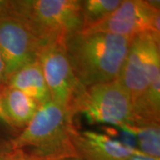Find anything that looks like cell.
I'll return each instance as SVG.
<instances>
[{"label": "cell", "mask_w": 160, "mask_h": 160, "mask_svg": "<svg viewBox=\"0 0 160 160\" xmlns=\"http://www.w3.org/2000/svg\"><path fill=\"white\" fill-rule=\"evenodd\" d=\"M133 37L107 33H79L65 39L68 59L85 87L117 79Z\"/></svg>", "instance_id": "obj_1"}, {"label": "cell", "mask_w": 160, "mask_h": 160, "mask_svg": "<svg viewBox=\"0 0 160 160\" xmlns=\"http://www.w3.org/2000/svg\"><path fill=\"white\" fill-rule=\"evenodd\" d=\"M7 15L22 22L43 45L65 42L83 28L79 0L8 1Z\"/></svg>", "instance_id": "obj_2"}, {"label": "cell", "mask_w": 160, "mask_h": 160, "mask_svg": "<svg viewBox=\"0 0 160 160\" xmlns=\"http://www.w3.org/2000/svg\"><path fill=\"white\" fill-rule=\"evenodd\" d=\"M73 124V118L51 100L39 106L22 131L10 142L9 150L31 148L30 153L55 159L77 156L69 134Z\"/></svg>", "instance_id": "obj_3"}, {"label": "cell", "mask_w": 160, "mask_h": 160, "mask_svg": "<svg viewBox=\"0 0 160 160\" xmlns=\"http://www.w3.org/2000/svg\"><path fill=\"white\" fill-rule=\"evenodd\" d=\"M78 113L91 124H109L120 128L130 123L131 96L117 79L85 87L73 106V116Z\"/></svg>", "instance_id": "obj_4"}, {"label": "cell", "mask_w": 160, "mask_h": 160, "mask_svg": "<svg viewBox=\"0 0 160 160\" xmlns=\"http://www.w3.org/2000/svg\"><path fill=\"white\" fill-rule=\"evenodd\" d=\"M160 36L144 33L135 36L120 69L117 80L128 91L131 100L160 77Z\"/></svg>", "instance_id": "obj_5"}, {"label": "cell", "mask_w": 160, "mask_h": 160, "mask_svg": "<svg viewBox=\"0 0 160 160\" xmlns=\"http://www.w3.org/2000/svg\"><path fill=\"white\" fill-rule=\"evenodd\" d=\"M51 101L61 106L71 118L77 97L85 88L78 81L68 59L65 42L48 43L42 45L37 56Z\"/></svg>", "instance_id": "obj_6"}, {"label": "cell", "mask_w": 160, "mask_h": 160, "mask_svg": "<svg viewBox=\"0 0 160 160\" xmlns=\"http://www.w3.org/2000/svg\"><path fill=\"white\" fill-rule=\"evenodd\" d=\"M159 1L122 0L111 14L83 33H107L134 37L144 33L160 36Z\"/></svg>", "instance_id": "obj_7"}, {"label": "cell", "mask_w": 160, "mask_h": 160, "mask_svg": "<svg viewBox=\"0 0 160 160\" xmlns=\"http://www.w3.org/2000/svg\"><path fill=\"white\" fill-rule=\"evenodd\" d=\"M43 43L22 22L9 15L0 17V52L5 62V83L28 64L37 60Z\"/></svg>", "instance_id": "obj_8"}, {"label": "cell", "mask_w": 160, "mask_h": 160, "mask_svg": "<svg viewBox=\"0 0 160 160\" xmlns=\"http://www.w3.org/2000/svg\"><path fill=\"white\" fill-rule=\"evenodd\" d=\"M71 141L78 157L84 160H126L140 152L135 148L93 131L69 128Z\"/></svg>", "instance_id": "obj_9"}, {"label": "cell", "mask_w": 160, "mask_h": 160, "mask_svg": "<svg viewBox=\"0 0 160 160\" xmlns=\"http://www.w3.org/2000/svg\"><path fill=\"white\" fill-rule=\"evenodd\" d=\"M5 84L22 91L40 105L51 100L49 89L38 60L14 72Z\"/></svg>", "instance_id": "obj_10"}, {"label": "cell", "mask_w": 160, "mask_h": 160, "mask_svg": "<svg viewBox=\"0 0 160 160\" xmlns=\"http://www.w3.org/2000/svg\"><path fill=\"white\" fill-rule=\"evenodd\" d=\"M160 77L152 82L142 93L131 100L129 125H159Z\"/></svg>", "instance_id": "obj_11"}, {"label": "cell", "mask_w": 160, "mask_h": 160, "mask_svg": "<svg viewBox=\"0 0 160 160\" xmlns=\"http://www.w3.org/2000/svg\"><path fill=\"white\" fill-rule=\"evenodd\" d=\"M0 95L11 127L25 128L37 113L39 104L22 91L8 85L0 91Z\"/></svg>", "instance_id": "obj_12"}, {"label": "cell", "mask_w": 160, "mask_h": 160, "mask_svg": "<svg viewBox=\"0 0 160 160\" xmlns=\"http://www.w3.org/2000/svg\"><path fill=\"white\" fill-rule=\"evenodd\" d=\"M133 136L139 151L149 157L160 159L159 125H123L120 128Z\"/></svg>", "instance_id": "obj_13"}, {"label": "cell", "mask_w": 160, "mask_h": 160, "mask_svg": "<svg viewBox=\"0 0 160 160\" xmlns=\"http://www.w3.org/2000/svg\"><path fill=\"white\" fill-rule=\"evenodd\" d=\"M122 0H84L81 1L83 30L100 22L111 14Z\"/></svg>", "instance_id": "obj_14"}, {"label": "cell", "mask_w": 160, "mask_h": 160, "mask_svg": "<svg viewBox=\"0 0 160 160\" xmlns=\"http://www.w3.org/2000/svg\"><path fill=\"white\" fill-rule=\"evenodd\" d=\"M25 155L24 150L8 151L0 155V160H23Z\"/></svg>", "instance_id": "obj_15"}, {"label": "cell", "mask_w": 160, "mask_h": 160, "mask_svg": "<svg viewBox=\"0 0 160 160\" xmlns=\"http://www.w3.org/2000/svg\"><path fill=\"white\" fill-rule=\"evenodd\" d=\"M126 160H160V159H156V158L144 154L142 152H139V153L131 156Z\"/></svg>", "instance_id": "obj_16"}, {"label": "cell", "mask_w": 160, "mask_h": 160, "mask_svg": "<svg viewBox=\"0 0 160 160\" xmlns=\"http://www.w3.org/2000/svg\"><path fill=\"white\" fill-rule=\"evenodd\" d=\"M23 160H57L53 158L46 157H42V156H39L34 153H25V157H24Z\"/></svg>", "instance_id": "obj_17"}, {"label": "cell", "mask_w": 160, "mask_h": 160, "mask_svg": "<svg viewBox=\"0 0 160 160\" xmlns=\"http://www.w3.org/2000/svg\"><path fill=\"white\" fill-rule=\"evenodd\" d=\"M0 122L4 124H6V125L9 126H11V124L7 116H6L5 111H4L2 102L1 95H0Z\"/></svg>", "instance_id": "obj_18"}, {"label": "cell", "mask_w": 160, "mask_h": 160, "mask_svg": "<svg viewBox=\"0 0 160 160\" xmlns=\"http://www.w3.org/2000/svg\"><path fill=\"white\" fill-rule=\"evenodd\" d=\"M5 62L2 58V56L0 52V84L5 83Z\"/></svg>", "instance_id": "obj_19"}, {"label": "cell", "mask_w": 160, "mask_h": 160, "mask_svg": "<svg viewBox=\"0 0 160 160\" xmlns=\"http://www.w3.org/2000/svg\"><path fill=\"white\" fill-rule=\"evenodd\" d=\"M57 160H84L80 158L78 156H73V157H65V158H62V159H57Z\"/></svg>", "instance_id": "obj_20"}, {"label": "cell", "mask_w": 160, "mask_h": 160, "mask_svg": "<svg viewBox=\"0 0 160 160\" xmlns=\"http://www.w3.org/2000/svg\"><path fill=\"white\" fill-rule=\"evenodd\" d=\"M6 152H7V151H6ZM5 153V152H1V151H0V155L2 154V153Z\"/></svg>", "instance_id": "obj_21"}]
</instances>
